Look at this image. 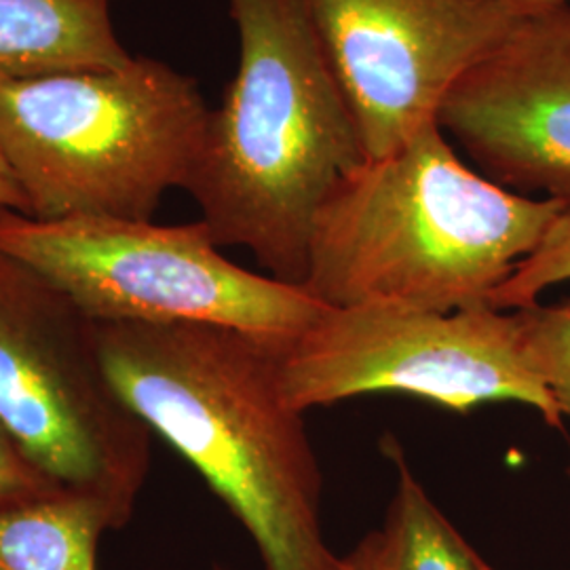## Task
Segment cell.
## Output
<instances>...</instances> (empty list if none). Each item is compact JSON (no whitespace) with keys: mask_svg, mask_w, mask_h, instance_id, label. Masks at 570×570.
<instances>
[{"mask_svg":"<svg viewBox=\"0 0 570 570\" xmlns=\"http://www.w3.org/2000/svg\"><path fill=\"white\" fill-rule=\"evenodd\" d=\"M0 249L37 268L96 322L207 324L294 338L326 308L298 285L235 265L199 220H39L0 212Z\"/></svg>","mask_w":570,"mask_h":570,"instance_id":"obj_6","label":"cell"},{"mask_svg":"<svg viewBox=\"0 0 570 570\" xmlns=\"http://www.w3.org/2000/svg\"><path fill=\"white\" fill-rule=\"evenodd\" d=\"M0 423L66 492L129 524L150 469V435L112 385L98 322L0 249Z\"/></svg>","mask_w":570,"mask_h":570,"instance_id":"obj_5","label":"cell"},{"mask_svg":"<svg viewBox=\"0 0 570 570\" xmlns=\"http://www.w3.org/2000/svg\"><path fill=\"white\" fill-rule=\"evenodd\" d=\"M345 570H389L387 539L383 530H372L343 558ZM212 570H226L214 567Z\"/></svg>","mask_w":570,"mask_h":570,"instance_id":"obj_16","label":"cell"},{"mask_svg":"<svg viewBox=\"0 0 570 570\" xmlns=\"http://www.w3.org/2000/svg\"><path fill=\"white\" fill-rule=\"evenodd\" d=\"M482 570H494V569H492V567H490L489 562H487V560H484V564H482Z\"/></svg>","mask_w":570,"mask_h":570,"instance_id":"obj_19","label":"cell"},{"mask_svg":"<svg viewBox=\"0 0 570 570\" xmlns=\"http://www.w3.org/2000/svg\"><path fill=\"white\" fill-rule=\"evenodd\" d=\"M564 209L471 169L438 121L367 159L320 207L303 284L327 308L489 303Z\"/></svg>","mask_w":570,"mask_h":570,"instance_id":"obj_2","label":"cell"},{"mask_svg":"<svg viewBox=\"0 0 570 570\" xmlns=\"http://www.w3.org/2000/svg\"><path fill=\"white\" fill-rule=\"evenodd\" d=\"M0 212H20L28 216V204L11 167L0 150Z\"/></svg>","mask_w":570,"mask_h":570,"instance_id":"obj_17","label":"cell"},{"mask_svg":"<svg viewBox=\"0 0 570 570\" xmlns=\"http://www.w3.org/2000/svg\"><path fill=\"white\" fill-rule=\"evenodd\" d=\"M209 112L195 79L150 58L0 77V150L32 218L153 220L188 183Z\"/></svg>","mask_w":570,"mask_h":570,"instance_id":"obj_4","label":"cell"},{"mask_svg":"<svg viewBox=\"0 0 570 570\" xmlns=\"http://www.w3.org/2000/svg\"><path fill=\"white\" fill-rule=\"evenodd\" d=\"M438 125L492 183L570 216V4L518 21L452 87Z\"/></svg>","mask_w":570,"mask_h":570,"instance_id":"obj_9","label":"cell"},{"mask_svg":"<svg viewBox=\"0 0 570 570\" xmlns=\"http://www.w3.org/2000/svg\"><path fill=\"white\" fill-rule=\"evenodd\" d=\"M484 2L505 4V7H511V9L524 11V13H532V11H543V9H551V7L570 4V0H484Z\"/></svg>","mask_w":570,"mask_h":570,"instance_id":"obj_18","label":"cell"},{"mask_svg":"<svg viewBox=\"0 0 570 570\" xmlns=\"http://www.w3.org/2000/svg\"><path fill=\"white\" fill-rule=\"evenodd\" d=\"M63 492L0 423V513Z\"/></svg>","mask_w":570,"mask_h":570,"instance_id":"obj_15","label":"cell"},{"mask_svg":"<svg viewBox=\"0 0 570 570\" xmlns=\"http://www.w3.org/2000/svg\"><path fill=\"white\" fill-rule=\"evenodd\" d=\"M106 530H117L100 501L58 492L0 513V570H96Z\"/></svg>","mask_w":570,"mask_h":570,"instance_id":"obj_11","label":"cell"},{"mask_svg":"<svg viewBox=\"0 0 570 570\" xmlns=\"http://www.w3.org/2000/svg\"><path fill=\"white\" fill-rule=\"evenodd\" d=\"M567 475H569V480H570V461H569V468H567Z\"/></svg>","mask_w":570,"mask_h":570,"instance_id":"obj_20","label":"cell"},{"mask_svg":"<svg viewBox=\"0 0 570 570\" xmlns=\"http://www.w3.org/2000/svg\"><path fill=\"white\" fill-rule=\"evenodd\" d=\"M98 2H110V0H98Z\"/></svg>","mask_w":570,"mask_h":570,"instance_id":"obj_21","label":"cell"},{"mask_svg":"<svg viewBox=\"0 0 570 570\" xmlns=\"http://www.w3.org/2000/svg\"><path fill=\"white\" fill-rule=\"evenodd\" d=\"M228 11L237 72L184 190L216 244L303 287L315 216L366 148L303 0H228Z\"/></svg>","mask_w":570,"mask_h":570,"instance_id":"obj_3","label":"cell"},{"mask_svg":"<svg viewBox=\"0 0 570 570\" xmlns=\"http://www.w3.org/2000/svg\"><path fill=\"white\" fill-rule=\"evenodd\" d=\"M353 110L367 159L393 153L524 11L484 0H303Z\"/></svg>","mask_w":570,"mask_h":570,"instance_id":"obj_8","label":"cell"},{"mask_svg":"<svg viewBox=\"0 0 570 570\" xmlns=\"http://www.w3.org/2000/svg\"><path fill=\"white\" fill-rule=\"evenodd\" d=\"M385 450L397 468V489L381 529L389 570H482L484 558L431 501L395 440H387Z\"/></svg>","mask_w":570,"mask_h":570,"instance_id":"obj_12","label":"cell"},{"mask_svg":"<svg viewBox=\"0 0 570 570\" xmlns=\"http://www.w3.org/2000/svg\"><path fill=\"white\" fill-rule=\"evenodd\" d=\"M530 364L550 389L562 419H570V301L513 311Z\"/></svg>","mask_w":570,"mask_h":570,"instance_id":"obj_13","label":"cell"},{"mask_svg":"<svg viewBox=\"0 0 570 570\" xmlns=\"http://www.w3.org/2000/svg\"><path fill=\"white\" fill-rule=\"evenodd\" d=\"M277 376L287 404L303 414L357 395L404 393L456 412L518 402L564 428L515 315L489 303L450 313L326 306L298 336L277 343Z\"/></svg>","mask_w":570,"mask_h":570,"instance_id":"obj_7","label":"cell"},{"mask_svg":"<svg viewBox=\"0 0 570 570\" xmlns=\"http://www.w3.org/2000/svg\"><path fill=\"white\" fill-rule=\"evenodd\" d=\"M108 2L0 0V77L102 70L131 60Z\"/></svg>","mask_w":570,"mask_h":570,"instance_id":"obj_10","label":"cell"},{"mask_svg":"<svg viewBox=\"0 0 570 570\" xmlns=\"http://www.w3.org/2000/svg\"><path fill=\"white\" fill-rule=\"evenodd\" d=\"M570 282V216L560 214L543 242L524 258L489 296V305L499 311H518L539 303L541 294L553 285Z\"/></svg>","mask_w":570,"mask_h":570,"instance_id":"obj_14","label":"cell"},{"mask_svg":"<svg viewBox=\"0 0 570 570\" xmlns=\"http://www.w3.org/2000/svg\"><path fill=\"white\" fill-rule=\"evenodd\" d=\"M98 341L122 402L204 475L266 570H345L324 537V480L303 412L279 387V338L98 322Z\"/></svg>","mask_w":570,"mask_h":570,"instance_id":"obj_1","label":"cell"}]
</instances>
